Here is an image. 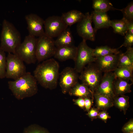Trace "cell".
Instances as JSON below:
<instances>
[{
  "label": "cell",
  "instance_id": "cell-2",
  "mask_svg": "<svg viewBox=\"0 0 133 133\" xmlns=\"http://www.w3.org/2000/svg\"><path fill=\"white\" fill-rule=\"evenodd\" d=\"M37 81L30 72L14 81L8 82L9 89L15 98L21 100L33 96L38 91Z\"/></svg>",
  "mask_w": 133,
  "mask_h": 133
},
{
  "label": "cell",
  "instance_id": "cell-35",
  "mask_svg": "<svg viewBox=\"0 0 133 133\" xmlns=\"http://www.w3.org/2000/svg\"><path fill=\"white\" fill-rule=\"evenodd\" d=\"M72 101L74 104L77 105L80 108L84 110L85 101L84 98H78L77 99H73Z\"/></svg>",
  "mask_w": 133,
  "mask_h": 133
},
{
  "label": "cell",
  "instance_id": "cell-3",
  "mask_svg": "<svg viewBox=\"0 0 133 133\" xmlns=\"http://www.w3.org/2000/svg\"><path fill=\"white\" fill-rule=\"evenodd\" d=\"M0 35V50L14 54L21 42L20 34L14 25L6 19L2 22Z\"/></svg>",
  "mask_w": 133,
  "mask_h": 133
},
{
  "label": "cell",
  "instance_id": "cell-33",
  "mask_svg": "<svg viewBox=\"0 0 133 133\" xmlns=\"http://www.w3.org/2000/svg\"><path fill=\"white\" fill-rule=\"evenodd\" d=\"M99 110L97 108H91L88 112L87 115L91 120L96 119L99 113Z\"/></svg>",
  "mask_w": 133,
  "mask_h": 133
},
{
  "label": "cell",
  "instance_id": "cell-4",
  "mask_svg": "<svg viewBox=\"0 0 133 133\" xmlns=\"http://www.w3.org/2000/svg\"><path fill=\"white\" fill-rule=\"evenodd\" d=\"M36 42L35 37L29 34L16 48L14 54L28 64L35 63Z\"/></svg>",
  "mask_w": 133,
  "mask_h": 133
},
{
  "label": "cell",
  "instance_id": "cell-8",
  "mask_svg": "<svg viewBox=\"0 0 133 133\" xmlns=\"http://www.w3.org/2000/svg\"><path fill=\"white\" fill-rule=\"evenodd\" d=\"M26 72L23 62L15 54L8 53L6 57L5 77L15 80Z\"/></svg>",
  "mask_w": 133,
  "mask_h": 133
},
{
  "label": "cell",
  "instance_id": "cell-38",
  "mask_svg": "<svg viewBox=\"0 0 133 133\" xmlns=\"http://www.w3.org/2000/svg\"><path fill=\"white\" fill-rule=\"evenodd\" d=\"M124 133H133V131Z\"/></svg>",
  "mask_w": 133,
  "mask_h": 133
},
{
  "label": "cell",
  "instance_id": "cell-9",
  "mask_svg": "<svg viewBox=\"0 0 133 133\" xmlns=\"http://www.w3.org/2000/svg\"><path fill=\"white\" fill-rule=\"evenodd\" d=\"M45 34L53 38L57 37L68 28V26L62 20L61 16H53L44 20Z\"/></svg>",
  "mask_w": 133,
  "mask_h": 133
},
{
  "label": "cell",
  "instance_id": "cell-23",
  "mask_svg": "<svg viewBox=\"0 0 133 133\" xmlns=\"http://www.w3.org/2000/svg\"><path fill=\"white\" fill-rule=\"evenodd\" d=\"M128 21L123 17L120 20H111V27L113 28L115 33L124 36L128 31Z\"/></svg>",
  "mask_w": 133,
  "mask_h": 133
},
{
  "label": "cell",
  "instance_id": "cell-18",
  "mask_svg": "<svg viewBox=\"0 0 133 133\" xmlns=\"http://www.w3.org/2000/svg\"><path fill=\"white\" fill-rule=\"evenodd\" d=\"M57 37L54 40V44L56 48L74 45V40L69 28H67Z\"/></svg>",
  "mask_w": 133,
  "mask_h": 133
},
{
  "label": "cell",
  "instance_id": "cell-26",
  "mask_svg": "<svg viewBox=\"0 0 133 133\" xmlns=\"http://www.w3.org/2000/svg\"><path fill=\"white\" fill-rule=\"evenodd\" d=\"M133 68L126 67H117L114 71L116 78L130 81L133 82Z\"/></svg>",
  "mask_w": 133,
  "mask_h": 133
},
{
  "label": "cell",
  "instance_id": "cell-7",
  "mask_svg": "<svg viewBox=\"0 0 133 133\" xmlns=\"http://www.w3.org/2000/svg\"><path fill=\"white\" fill-rule=\"evenodd\" d=\"M86 41L83 40L77 47L74 68L78 73H80L88 65L94 62L95 60L92 55L93 49L87 45Z\"/></svg>",
  "mask_w": 133,
  "mask_h": 133
},
{
  "label": "cell",
  "instance_id": "cell-15",
  "mask_svg": "<svg viewBox=\"0 0 133 133\" xmlns=\"http://www.w3.org/2000/svg\"><path fill=\"white\" fill-rule=\"evenodd\" d=\"M90 14L92 22L94 25V29L95 33L100 29L108 28L111 27V20L107 12L94 11Z\"/></svg>",
  "mask_w": 133,
  "mask_h": 133
},
{
  "label": "cell",
  "instance_id": "cell-19",
  "mask_svg": "<svg viewBox=\"0 0 133 133\" xmlns=\"http://www.w3.org/2000/svg\"><path fill=\"white\" fill-rule=\"evenodd\" d=\"M128 80L115 78L113 84L114 92L115 96L124 95L131 92L132 83L130 84Z\"/></svg>",
  "mask_w": 133,
  "mask_h": 133
},
{
  "label": "cell",
  "instance_id": "cell-29",
  "mask_svg": "<svg viewBox=\"0 0 133 133\" xmlns=\"http://www.w3.org/2000/svg\"><path fill=\"white\" fill-rule=\"evenodd\" d=\"M123 15V18L128 21L133 20V2L132 1L129 3L125 8L121 9H119Z\"/></svg>",
  "mask_w": 133,
  "mask_h": 133
},
{
  "label": "cell",
  "instance_id": "cell-1",
  "mask_svg": "<svg viewBox=\"0 0 133 133\" xmlns=\"http://www.w3.org/2000/svg\"><path fill=\"white\" fill-rule=\"evenodd\" d=\"M59 68L58 62L54 59L50 58L37 66L33 71V76L41 86L52 90L57 87Z\"/></svg>",
  "mask_w": 133,
  "mask_h": 133
},
{
  "label": "cell",
  "instance_id": "cell-20",
  "mask_svg": "<svg viewBox=\"0 0 133 133\" xmlns=\"http://www.w3.org/2000/svg\"><path fill=\"white\" fill-rule=\"evenodd\" d=\"M84 16V14L81 11L73 10L63 13L61 17L63 21L68 26L79 22Z\"/></svg>",
  "mask_w": 133,
  "mask_h": 133
},
{
  "label": "cell",
  "instance_id": "cell-16",
  "mask_svg": "<svg viewBox=\"0 0 133 133\" xmlns=\"http://www.w3.org/2000/svg\"><path fill=\"white\" fill-rule=\"evenodd\" d=\"M77 50V47L74 45L56 48L54 56L60 61H63L69 59L74 61Z\"/></svg>",
  "mask_w": 133,
  "mask_h": 133
},
{
  "label": "cell",
  "instance_id": "cell-22",
  "mask_svg": "<svg viewBox=\"0 0 133 133\" xmlns=\"http://www.w3.org/2000/svg\"><path fill=\"white\" fill-rule=\"evenodd\" d=\"M93 97L97 108L99 110H105L114 105L113 100L106 96L94 92Z\"/></svg>",
  "mask_w": 133,
  "mask_h": 133
},
{
  "label": "cell",
  "instance_id": "cell-10",
  "mask_svg": "<svg viewBox=\"0 0 133 133\" xmlns=\"http://www.w3.org/2000/svg\"><path fill=\"white\" fill-rule=\"evenodd\" d=\"M79 75L74 68L67 67L59 75V84L62 93L66 94L77 82Z\"/></svg>",
  "mask_w": 133,
  "mask_h": 133
},
{
  "label": "cell",
  "instance_id": "cell-34",
  "mask_svg": "<svg viewBox=\"0 0 133 133\" xmlns=\"http://www.w3.org/2000/svg\"><path fill=\"white\" fill-rule=\"evenodd\" d=\"M84 99L85 101L84 110L88 112L91 108L93 99L89 97H86Z\"/></svg>",
  "mask_w": 133,
  "mask_h": 133
},
{
  "label": "cell",
  "instance_id": "cell-21",
  "mask_svg": "<svg viewBox=\"0 0 133 133\" xmlns=\"http://www.w3.org/2000/svg\"><path fill=\"white\" fill-rule=\"evenodd\" d=\"M118 67H126L133 68V48L132 47L127 48L124 53L118 54Z\"/></svg>",
  "mask_w": 133,
  "mask_h": 133
},
{
  "label": "cell",
  "instance_id": "cell-24",
  "mask_svg": "<svg viewBox=\"0 0 133 133\" xmlns=\"http://www.w3.org/2000/svg\"><path fill=\"white\" fill-rule=\"evenodd\" d=\"M119 48H113L107 46L97 47L93 49L92 55L97 58L110 54H117L120 52L118 50Z\"/></svg>",
  "mask_w": 133,
  "mask_h": 133
},
{
  "label": "cell",
  "instance_id": "cell-30",
  "mask_svg": "<svg viewBox=\"0 0 133 133\" xmlns=\"http://www.w3.org/2000/svg\"><path fill=\"white\" fill-rule=\"evenodd\" d=\"M6 63L5 52L0 50V79L5 77Z\"/></svg>",
  "mask_w": 133,
  "mask_h": 133
},
{
  "label": "cell",
  "instance_id": "cell-13",
  "mask_svg": "<svg viewBox=\"0 0 133 133\" xmlns=\"http://www.w3.org/2000/svg\"><path fill=\"white\" fill-rule=\"evenodd\" d=\"M25 19L29 35L39 37L45 34L43 28L44 20L41 17L36 14L31 13L26 15Z\"/></svg>",
  "mask_w": 133,
  "mask_h": 133
},
{
  "label": "cell",
  "instance_id": "cell-31",
  "mask_svg": "<svg viewBox=\"0 0 133 133\" xmlns=\"http://www.w3.org/2000/svg\"><path fill=\"white\" fill-rule=\"evenodd\" d=\"M124 36V42L119 48L123 46L126 47L127 48L132 47L133 45V34L130 33L128 31Z\"/></svg>",
  "mask_w": 133,
  "mask_h": 133
},
{
  "label": "cell",
  "instance_id": "cell-17",
  "mask_svg": "<svg viewBox=\"0 0 133 133\" xmlns=\"http://www.w3.org/2000/svg\"><path fill=\"white\" fill-rule=\"evenodd\" d=\"M71 96L78 98L89 97L94 99L93 93L86 85L77 82L69 90L68 93Z\"/></svg>",
  "mask_w": 133,
  "mask_h": 133
},
{
  "label": "cell",
  "instance_id": "cell-6",
  "mask_svg": "<svg viewBox=\"0 0 133 133\" xmlns=\"http://www.w3.org/2000/svg\"><path fill=\"white\" fill-rule=\"evenodd\" d=\"M54 40L45 34L37 38L36 57L39 62L54 56L56 49Z\"/></svg>",
  "mask_w": 133,
  "mask_h": 133
},
{
  "label": "cell",
  "instance_id": "cell-5",
  "mask_svg": "<svg viewBox=\"0 0 133 133\" xmlns=\"http://www.w3.org/2000/svg\"><path fill=\"white\" fill-rule=\"evenodd\" d=\"M102 72L94 63L86 66L81 72L79 79L82 83L87 86L94 93L100 84L102 76Z\"/></svg>",
  "mask_w": 133,
  "mask_h": 133
},
{
  "label": "cell",
  "instance_id": "cell-25",
  "mask_svg": "<svg viewBox=\"0 0 133 133\" xmlns=\"http://www.w3.org/2000/svg\"><path fill=\"white\" fill-rule=\"evenodd\" d=\"M92 7L94 11L98 12H107L110 10H118L115 8L112 4L107 0H93Z\"/></svg>",
  "mask_w": 133,
  "mask_h": 133
},
{
  "label": "cell",
  "instance_id": "cell-12",
  "mask_svg": "<svg viewBox=\"0 0 133 133\" xmlns=\"http://www.w3.org/2000/svg\"><path fill=\"white\" fill-rule=\"evenodd\" d=\"M115 78L112 72L104 73L101 81L94 92L106 96L113 100L115 96L113 88Z\"/></svg>",
  "mask_w": 133,
  "mask_h": 133
},
{
  "label": "cell",
  "instance_id": "cell-11",
  "mask_svg": "<svg viewBox=\"0 0 133 133\" xmlns=\"http://www.w3.org/2000/svg\"><path fill=\"white\" fill-rule=\"evenodd\" d=\"M92 21L91 14L89 12L85 13L82 19L77 23V33L83 40L94 41L95 40L94 28L92 26Z\"/></svg>",
  "mask_w": 133,
  "mask_h": 133
},
{
  "label": "cell",
  "instance_id": "cell-27",
  "mask_svg": "<svg viewBox=\"0 0 133 133\" xmlns=\"http://www.w3.org/2000/svg\"><path fill=\"white\" fill-rule=\"evenodd\" d=\"M129 97L124 95L115 96L113 99V104L125 113L129 106Z\"/></svg>",
  "mask_w": 133,
  "mask_h": 133
},
{
  "label": "cell",
  "instance_id": "cell-32",
  "mask_svg": "<svg viewBox=\"0 0 133 133\" xmlns=\"http://www.w3.org/2000/svg\"><path fill=\"white\" fill-rule=\"evenodd\" d=\"M122 130L124 133L133 131V119L130 120L123 126Z\"/></svg>",
  "mask_w": 133,
  "mask_h": 133
},
{
  "label": "cell",
  "instance_id": "cell-28",
  "mask_svg": "<svg viewBox=\"0 0 133 133\" xmlns=\"http://www.w3.org/2000/svg\"><path fill=\"white\" fill-rule=\"evenodd\" d=\"M22 133H50L46 129L36 124H31L24 128Z\"/></svg>",
  "mask_w": 133,
  "mask_h": 133
},
{
  "label": "cell",
  "instance_id": "cell-37",
  "mask_svg": "<svg viewBox=\"0 0 133 133\" xmlns=\"http://www.w3.org/2000/svg\"><path fill=\"white\" fill-rule=\"evenodd\" d=\"M127 28L128 32L130 34H133V21H128Z\"/></svg>",
  "mask_w": 133,
  "mask_h": 133
},
{
  "label": "cell",
  "instance_id": "cell-14",
  "mask_svg": "<svg viewBox=\"0 0 133 133\" xmlns=\"http://www.w3.org/2000/svg\"><path fill=\"white\" fill-rule=\"evenodd\" d=\"M94 63L102 73L114 71L118 67V54L95 58Z\"/></svg>",
  "mask_w": 133,
  "mask_h": 133
},
{
  "label": "cell",
  "instance_id": "cell-36",
  "mask_svg": "<svg viewBox=\"0 0 133 133\" xmlns=\"http://www.w3.org/2000/svg\"><path fill=\"white\" fill-rule=\"evenodd\" d=\"M97 118L106 122L107 119L111 118L108 113L105 110H102L99 112Z\"/></svg>",
  "mask_w": 133,
  "mask_h": 133
}]
</instances>
